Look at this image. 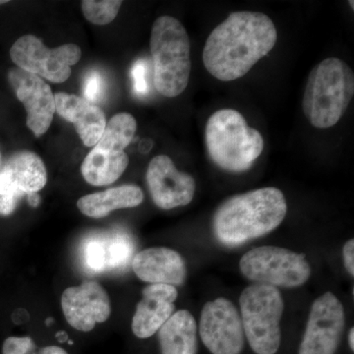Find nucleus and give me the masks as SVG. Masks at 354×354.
I'll return each instance as SVG.
<instances>
[{"instance_id": "nucleus-31", "label": "nucleus", "mask_w": 354, "mask_h": 354, "mask_svg": "<svg viewBox=\"0 0 354 354\" xmlns=\"http://www.w3.org/2000/svg\"><path fill=\"white\" fill-rule=\"evenodd\" d=\"M8 1H3V0H0V6H2V4H6Z\"/></svg>"}, {"instance_id": "nucleus-10", "label": "nucleus", "mask_w": 354, "mask_h": 354, "mask_svg": "<svg viewBox=\"0 0 354 354\" xmlns=\"http://www.w3.org/2000/svg\"><path fill=\"white\" fill-rule=\"evenodd\" d=\"M203 344L213 354H241L244 330L236 307L227 298H218L205 305L200 317Z\"/></svg>"}, {"instance_id": "nucleus-28", "label": "nucleus", "mask_w": 354, "mask_h": 354, "mask_svg": "<svg viewBox=\"0 0 354 354\" xmlns=\"http://www.w3.org/2000/svg\"><path fill=\"white\" fill-rule=\"evenodd\" d=\"M39 354H68L64 348H59V346H46V348H41L39 351Z\"/></svg>"}, {"instance_id": "nucleus-9", "label": "nucleus", "mask_w": 354, "mask_h": 354, "mask_svg": "<svg viewBox=\"0 0 354 354\" xmlns=\"http://www.w3.org/2000/svg\"><path fill=\"white\" fill-rule=\"evenodd\" d=\"M82 57L75 44L48 48L41 39L25 35L14 43L10 57L18 68L44 77L53 83H64L71 75V66Z\"/></svg>"}, {"instance_id": "nucleus-13", "label": "nucleus", "mask_w": 354, "mask_h": 354, "mask_svg": "<svg viewBox=\"0 0 354 354\" xmlns=\"http://www.w3.org/2000/svg\"><path fill=\"white\" fill-rule=\"evenodd\" d=\"M146 179L151 196L158 208L171 209L186 206L194 197V178L179 171L167 156H157L151 160Z\"/></svg>"}, {"instance_id": "nucleus-15", "label": "nucleus", "mask_w": 354, "mask_h": 354, "mask_svg": "<svg viewBox=\"0 0 354 354\" xmlns=\"http://www.w3.org/2000/svg\"><path fill=\"white\" fill-rule=\"evenodd\" d=\"M134 247L131 236L124 232L111 230L91 235L82 244L83 264L95 274L120 271L132 263Z\"/></svg>"}, {"instance_id": "nucleus-27", "label": "nucleus", "mask_w": 354, "mask_h": 354, "mask_svg": "<svg viewBox=\"0 0 354 354\" xmlns=\"http://www.w3.org/2000/svg\"><path fill=\"white\" fill-rule=\"evenodd\" d=\"M342 254H344V266H346V269L348 270L349 274L351 276H354V241L353 239H351L344 244V250H342Z\"/></svg>"}, {"instance_id": "nucleus-25", "label": "nucleus", "mask_w": 354, "mask_h": 354, "mask_svg": "<svg viewBox=\"0 0 354 354\" xmlns=\"http://www.w3.org/2000/svg\"><path fill=\"white\" fill-rule=\"evenodd\" d=\"M2 354H37L36 344L29 337H10L4 342Z\"/></svg>"}, {"instance_id": "nucleus-18", "label": "nucleus", "mask_w": 354, "mask_h": 354, "mask_svg": "<svg viewBox=\"0 0 354 354\" xmlns=\"http://www.w3.org/2000/svg\"><path fill=\"white\" fill-rule=\"evenodd\" d=\"M55 99V111L64 120L73 123L84 145L95 146L106 128L104 111L97 104H91L78 95L57 93Z\"/></svg>"}, {"instance_id": "nucleus-8", "label": "nucleus", "mask_w": 354, "mask_h": 354, "mask_svg": "<svg viewBox=\"0 0 354 354\" xmlns=\"http://www.w3.org/2000/svg\"><path fill=\"white\" fill-rule=\"evenodd\" d=\"M242 274L258 285L295 288L306 283L311 268L302 254L274 246L254 248L239 262Z\"/></svg>"}, {"instance_id": "nucleus-17", "label": "nucleus", "mask_w": 354, "mask_h": 354, "mask_svg": "<svg viewBox=\"0 0 354 354\" xmlns=\"http://www.w3.org/2000/svg\"><path fill=\"white\" fill-rule=\"evenodd\" d=\"M132 269L141 281L151 285H183L186 267L180 254L171 248L155 247L140 251L133 257Z\"/></svg>"}, {"instance_id": "nucleus-29", "label": "nucleus", "mask_w": 354, "mask_h": 354, "mask_svg": "<svg viewBox=\"0 0 354 354\" xmlns=\"http://www.w3.org/2000/svg\"><path fill=\"white\" fill-rule=\"evenodd\" d=\"M28 202L32 207H37L39 204V196L37 193L28 194Z\"/></svg>"}, {"instance_id": "nucleus-3", "label": "nucleus", "mask_w": 354, "mask_h": 354, "mask_svg": "<svg viewBox=\"0 0 354 354\" xmlns=\"http://www.w3.org/2000/svg\"><path fill=\"white\" fill-rule=\"evenodd\" d=\"M353 95V69L339 58H327L310 72L302 111L310 124L326 129L339 122Z\"/></svg>"}, {"instance_id": "nucleus-24", "label": "nucleus", "mask_w": 354, "mask_h": 354, "mask_svg": "<svg viewBox=\"0 0 354 354\" xmlns=\"http://www.w3.org/2000/svg\"><path fill=\"white\" fill-rule=\"evenodd\" d=\"M24 195L0 174V215L9 216L15 211L18 201Z\"/></svg>"}, {"instance_id": "nucleus-4", "label": "nucleus", "mask_w": 354, "mask_h": 354, "mask_svg": "<svg viewBox=\"0 0 354 354\" xmlns=\"http://www.w3.org/2000/svg\"><path fill=\"white\" fill-rule=\"evenodd\" d=\"M207 151L214 164L228 172L251 169L264 150V139L249 127L235 109H223L212 114L205 130Z\"/></svg>"}, {"instance_id": "nucleus-12", "label": "nucleus", "mask_w": 354, "mask_h": 354, "mask_svg": "<svg viewBox=\"0 0 354 354\" xmlns=\"http://www.w3.org/2000/svg\"><path fill=\"white\" fill-rule=\"evenodd\" d=\"M64 315L71 327L80 332L94 330L97 324L106 322L111 313L106 290L95 281H86L62 293Z\"/></svg>"}, {"instance_id": "nucleus-6", "label": "nucleus", "mask_w": 354, "mask_h": 354, "mask_svg": "<svg viewBox=\"0 0 354 354\" xmlns=\"http://www.w3.org/2000/svg\"><path fill=\"white\" fill-rule=\"evenodd\" d=\"M241 321L249 346L256 354H276L281 346L283 297L274 286L254 285L239 298Z\"/></svg>"}, {"instance_id": "nucleus-5", "label": "nucleus", "mask_w": 354, "mask_h": 354, "mask_svg": "<svg viewBox=\"0 0 354 354\" xmlns=\"http://www.w3.org/2000/svg\"><path fill=\"white\" fill-rule=\"evenodd\" d=\"M153 84L160 95L176 97L189 83L191 44L180 21L162 16L153 23L151 32Z\"/></svg>"}, {"instance_id": "nucleus-22", "label": "nucleus", "mask_w": 354, "mask_h": 354, "mask_svg": "<svg viewBox=\"0 0 354 354\" xmlns=\"http://www.w3.org/2000/svg\"><path fill=\"white\" fill-rule=\"evenodd\" d=\"M122 1L120 0H84L81 2L84 16L95 25H108L118 16Z\"/></svg>"}, {"instance_id": "nucleus-30", "label": "nucleus", "mask_w": 354, "mask_h": 354, "mask_svg": "<svg viewBox=\"0 0 354 354\" xmlns=\"http://www.w3.org/2000/svg\"><path fill=\"white\" fill-rule=\"evenodd\" d=\"M354 329L351 330L348 335V342H349V348H351V351H354Z\"/></svg>"}, {"instance_id": "nucleus-14", "label": "nucleus", "mask_w": 354, "mask_h": 354, "mask_svg": "<svg viewBox=\"0 0 354 354\" xmlns=\"http://www.w3.org/2000/svg\"><path fill=\"white\" fill-rule=\"evenodd\" d=\"M8 79L27 111V127L36 136H41L48 131L55 113V95L50 85L36 74L20 68L11 70Z\"/></svg>"}, {"instance_id": "nucleus-16", "label": "nucleus", "mask_w": 354, "mask_h": 354, "mask_svg": "<svg viewBox=\"0 0 354 354\" xmlns=\"http://www.w3.org/2000/svg\"><path fill=\"white\" fill-rule=\"evenodd\" d=\"M177 297L176 286L150 285L144 288L133 316V334L138 339H148L158 332L174 314Z\"/></svg>"}, {"instance_id": "nucleus-7", "label": "nucleus", "mask_w": 354, "mask_h": 354, "mask_svg": "<svg viewBox=\"0 0 354 354\" xmlns=\"http://www.w3.org/2000/svg\"><path fill=\"white\" fill-rule=\"evenodd\" d=\"M137 129L130 113H118L106 122L101 139L84 160L81 172L94 186H106L118 180L129 164L124 149L131 143Z\"/></svg>"}, {"instance_id": "nucleus-23", "label": "nucleus", "mask_w": 354, "mask_h": 354, "mask_svg": "<svg viewBox=\"0 0 354 354\" xmlns=\"http://www.w3.org/2000/svg\"><path fill=\"white\" fill-rule=\"evenodd\" d=\"M106 93V82L100 72L93 70L87 74L84 82V95L86 101L91 104H97L102 101Z\"/></svg>"}, {"instance_id": "nucleus-20", "label": "nucleus", "mask_w": 354, "mask_h": 354, "mask_svg": "<svg viewBox=\"0 0 354 354\" xmlns=\"http://www.w3.org/2000/svg\"><path fill=\"white\" fill-rule=\"evenodd\" d=\"M143 200V191L138 186L122 185L86 195L78 200L77 207L88 218H102L116 209L139 206Z\"/></svg>"}, {"instance_id": "nucleus-11", "label": "nucleus", "mask_w": 354, "mask_h": 354, "mask_svg": "<svg viewBox=\"0 0 354 354\" xmlns=\"http://www.w3.org/2000/svg\"><path fill=\"white\" fill-rule=\"evenodd\" d=\"M344 323L342 302L332 292L324 293L312 304L298 354H335Z\"/></svg>"}, {"instance_id": "nucleus-21", "label": "nucleus", "mask_w": 354, "mask_h": 354, "mask_svg": "<svg viewBox=\"0 0 354 354\" xmlns=\"http://www.w3.org/2000/svg\"><path fill=\"white\" fill-rule=\"evenodd\" d=\"M162 354H196L197 324L187 310L172 314L158 330Z\"/></svg>"}, {"instance_id": "nucleus-1", "label": "nucleus", "mask_w": 354, "mask_h": 354, "mask_svg": "<svg viewBox=\"0 0 354 354\" xmlns=\"http://www.w3.org/2000/svg\"><path fill=\"white\" fill-rule=\"evenodd\" d=\"M277 39L278 31L269 16L237 11L209 34L203 50V62L218 80H237L272 51Z\"/></svg>"}, {"instance_id": "nucleus-19", "label": "nucleus", "mask_w": 354, "mask_h": 354, "mask_svg": "<svg viewBox=\"0 0 354 354\" xmlns=\"http://www.w3.org/2000/svg\"><path fill=\"white\" fill-rule=\"evenodd\" d=\"M0 174L23 195L38 192L48 181L43 160L37 153L28 151L16 153L9 158Z\"/></svg>"}, {"instance_id": "nucleus-2", "label": "nucleus", "mask_w": 354, "mask_h": 354, "mask_svg": "<svg viewBox=\"0 0 354 354\" xmlns=\"http://www.w3.org/2000/svg\"><path fill=\"white\" fill-rule=\"evenodd\" d=\"M286 212L285 195L278 188L249 191L218 207L214 216V232L223 245H241L276 230L285 220Z\"/></svg>"}, {"instance_id": "nucleus-26", "label": "nucleus", "mask_w": 354, "mask_h": 354, "mask_svg": "<svg viewBox=\"0 0 354 354\" xmlns=\"http://www.w3.org/2000/svg\"><path fill=\"white\" fill-rule=\"evenodd\" d=\"M133 88L138 95H145L149 92L148 64L146 60H137L131 69Z\"/></svg>"}]
</instances>
